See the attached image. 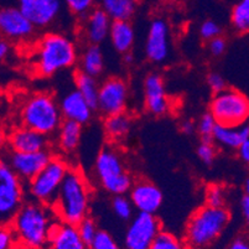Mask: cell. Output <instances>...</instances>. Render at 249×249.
Segmentation results:
<instances>
[{
    "mask_svg": "<svg viewBox=\"0 0 249 249\" xmlns=\"http://www.w3.org/2000/svg\"><path fill=\"white\" fill-rule=\"evenodd\" d=\"M87 247L76 226L57 221L52 227L45 249H87Z\"/></svg>",
    "mask_w": 249,
    "mask_h": 249,
    "instance_id": "cell-20",
    "label": "cell"
},
{
    "mask_svg": "<svg viewBox=\"0 0 249 249\" xmlns=\"http://www.w3.org/2000/svg\"><path fill=\"white\" fill-rule=\"evenodd\" d=\"M24 201V186L5 159L0 158V216L13 217Z\"/></svg>",
    "mask_w": 249,
    "mask_h": 249,
    "instance_id": "cell-10",
    "label": "cell"
},
{
    "mask_svg": "<svg viewBox=\"0 0 249 249\" xmlns=\"http://www.w3.org/2000/svg\"><path fill=\"white\" fill-rule=\"evenodd\" d=\"M9 53H10V44L3 37H0V61L8 57Z\"/></svg>",
    "mask_w": 249,
    "mask_h": 249,
    "instance_id": "cell-45",
    "label": "cell"
},
{
    "mask_svg": "<svg viewBox=\"0 0 249 249\" xmlns=\"http://www.w3.org/2000/svg\"><path fill=\"white\" fill-rule=\"evenodd\" d=\"M108 38L110 40L113 49L117 52L125 55L132 51L135 42V30L128 20L112 21Z\"/></svg>",
    "mask_w": 249,
    "mask_h": 249,
    "instance_id": "cell-22",
    "label": "cell"
},
{
    "mask_svg": "<svg viewBox=\"0 0 249 249\" xmlns=\"http://www.w3.org/2000/svg\"><path fill=\"white\" fill-rule=\"evenodd\" d=\"M90 189L87 178L78 169L70 167L58 189L51 208L56 218L67 225L77 226L88 217Z\"/></svg>",
    "mask_w": 249,
    "mask_h": 249,
    "instance_id": "cell-3",
    "label": "cell"
},
{
    "mask_svg": "<svg viewBox=\"0 0 249 249\" xmlns=\"http://www.w3.org/2000/svg\"><path fill=\"white\" fill-rule=\"evenodd\" d=\"M76 227H77V231H78V233H80L82 241L85 242L87 246H89V243L93 241L97 232L99 231L98 228H97L96 222H94L92 218H89V217L83 218L82 221L76 226Z\"/></svg>",
    "mask_w": 249,
    "mask_h": 249,
    "instance_id": "cell-35",
    "label": "cell"
},
{
    "mask_svg": "<svg viewBox=\"0 0 249 249\" xmlns=\"http://www.w3.org/2000/svg\"><path fill=\"white\" fill-rule=\"evenodd\" d=\"M36 29L18 6L0 9V37L11 42H28Z\"/></svg>",
    "mask_w": 249,
    "mask_h": 249,
    "instance_id": "cell-12",
    "label": "cell"
},
{
    "mask_svg": "<svg viewBox=\"0 0 249 249\" xmlns=\"http://www.w3.org/2000/svg\"><path fill=\"white\" fill-rule=\"evenodd\" d=\"M208 113L219 125H244L249 117V99L241 90L226 88L212 97Z\"/></svg>",
    "mask_w": 249,
    "mask_h": 249,
    "instance_id": "cell-7",
    "label": "cell"
},
{
    "mask_svg": "<svg viewBox=\"0 0 249 249\" xmlns=\"http://www.w3.org/2000/svg\"><path fill=\"white\" fill-rule=\"evenodd\" d=\"M206 205L211 207H226L227 202V191L225 186L218 183H212L206 189L205 192Z\"/></svg>",
    "mask_w": 249,
    "mask_h": 249,
    "instance_id": "cell-31",
    "label": "cell"
},
{
    "mask_svg": "<svg viewBox=\"0 0 249 249\" xmlns=\"http://www.w3.org/2000/svg\"><path fill=\"white\" fill-rule=\"evenodd\" d=\"M144 103L146 110L155 117H162L169 113L171 106L160 74L150 73L144 80Z\"/></svg>",
    "mask_w": 249,
    "mask_h": 249,
    "instance_id": "cell-17",
    "label": "cell"
},
{
    "mask_svg": "<svg viewBox=\"0 0 249 249\" xmlns=\"http://www.w3.org/2000/svg\"><path fill=\"white\" fill-rule=\"evenodd\" d=\"M104 53L99 45H88L81 53L80 71L94 78L101 76L104 71Z\"/></svg>",
    "mask_w": 249,
    "mask_h": 249,
    "instance_id": "cell-25",
    "label": "cell"
},
{
    "mask_svg": "<svg viewBox=\"0 0 249 249\" xmlns=\"http://www.w3.org/2000/svg\"><path fill=\"white\" fill-rule=\"evenodd\" d=\"M216 125L217 123L213 117L207 112L201 115L197 124H196V129H197L198 134L202 138V140H212V134H213Z\"/></svg>",
    "mask_w": 249,
    "mask_h": 249,
    "instance_id": "cell-34",
    "label": "cell"
},
{
    "mask_svg": "<svg viewBox=\"0 0 249 249\" xmlns=\"http://www.w3.org/2000/svg\"><path fill=\"white\" fill-rule=\"evenodd\" d=\"M139 0H99V8L112 21L130 20L134 17Z\"/></svg>",
    "mask_w": 249,
    "mask_h": 249,
    "instance_id": "cell-26",
    "label": "cell"
},
{
    "mask_svg": "<svg viewBox=\"0 0 249 249\" xmlns=\"http://www.w3.org/2000/svg\"><path fill=\"white\" fill-rule=\"evenodd\" d=\"M226 249H249V243L246 237H238L233 239Z\"/></svg>",
    "mask_w": 249,
    "mask_h": 249,
    "instance_id": "cell-44",
    "label": "cell"
},
{
    "mask_svg": "<svg viewBox=\"0 0 249 249\" xmlns=\"http://www.w3.org/2000/svg\"><path fill=\"white\" fill-rule=\"evenodd\" d=\"M78 49L71 37L62 33H47L38 38L34 49L33 66L41 77H52L72 69L78 61Z\"/></svg>",
    "mask_w": 249,
    "mask_h": 249,
    "instance_id": "cell-2",
    "label": "cell"
},
{
    "mask_svg": "<svg viewBox=\"0 0 249 249\" xmlns=\"http://www.w3.org/2000/svg\"><path fill=\"white\" fill-rule=\"evenodd\" d=\"M94 175L102 189L114 196L128 194L134 182L123 156L113 146H106L98 153L94 161Z\"/></svg>",
    "mask_w": 249,
    "mask_h": 249,
    "instance_id": "cell-6",
    "label": "cell"
},
{
    "mask_svg": "<svg viewBox=\"0 0 249 249\" xmlns=\"http://www.w3.org/2000/svg\"><path fill=\"white\" fill-rule=\"evenodd\" d=\"M230 222L231 212L226 207L201 206L187 221L183 243L187 249L208 248L223 234Z\"/></svg>",
    "mask_w": 249,
    "mask_h": 249,
    "instance_id": "cell-4",
    "label": "cell"
},
{
    "mask_svg": "<svg viewBox=\"0 0 249 249\" xmlns=\"http://www.w3.org/2000/svg\"><path fill=\"white\" fill-rule=\"evenodd\" d=\"M231 24L238 34H247L249 31V0H238L232 8Z\"/></svg>",
    "mask_w": 249,
    "mask_h": 249,
    "instance_id": "cell-29",
    "label": "cell"
},
{
    "mask_svg": "<svg viewBox=\"0 0 249 249\" xmlns=\"http://www.w3.org/2000/svg\"><path fill=\"white\" fill-rule=\"evenodd\" d=\"M57 148L63 154H72L78 149L82 138V125L76 122L65 121L57 129Z\"/></svg>",
    "mask_w": 249,
    "mask_h": 249,
    "instance_id": "cell-24",
    "label": "cell"
},
{
    "mask_svg": "<svg viewBox=\"0 0 249 249\" xmlns=\"http://www.w3.org/2000/svg\"><path fill=\"white\" fill-rule=\"evenodd\" d=\"M161 231V223L155 214L138 212L126 227L124 246L126 249H149Z\"/></svg>",
    "mask_w": 249,
    "mask_h": 249,
    "instance_id": "cell-9",
    "label": "cell"
},
{
    "mask_svg": "<svg viewBox=\"0 0 249 249\" xmlns=\"http://www.w3.org/2000/svg\"><path fill=\"white\" fill-rule=\"evenodd\" d=\"M237 153H238V158L241 159V161H243L244 164H248L249 162V140H246L235 149Z\"/></svg>",
    "mask_w": 249,
    "mask_h": 249,
    "instance_id": "cell-43",
    "label": "cell"
},
{
    "mask_svg": "<svg viewBox=\"0 0 249 249\" xmlns=\"http://www.w3.org/2000/svg\"><path fill=\"white\" fill-rule=\"evenodd\" d=\"M67 9L77 17H86L94 8L96 0H63Z\"/></svg>",
    "mask_w": 249,
    "mask_h": 249,
    "instance_id": "cell-37",
    "label": "cell"
},
{
    "mask_svg": "<svg viewBox=\"0 0 249 249\" xmlns=\"http://www.w3.org/2000/svg\"><path fill=\"white\" fill-rule=\"evenodd\" d=\"M133 208L134 207H133L132 202L125 195H118L113 198L112 210L118 218L123 219V221H128V219L132 218Z\"/></svg>",
    "mask_w": 249,
    "mask_h": 249,
    "instance_id": "cell-32",
    "label": "cell"
},
{
    "mask_svg": "<svg viewBox=\"0 0 249 249\" xmlns=\"http://www.w3.org/2000/svg\"><path fill=\"white\" fill-rule=\"evenodd\" d=\"M249 140V126H227L217 124L212 134V142L227 150H235L242 142Z\"/></svg>",
    "mask_w": 249,
    "mask_h": 249,
    "instance_id": "cell-23",
    "label": "cell"
},
{
    "mask_svg": "<svg viewBox=\"0 0 249 249\" xmlns=\"http://www.w3.org/2000/svg\"><path fill=\"white\" fill-rule=\"evenodd\" d=\"M88 247L89 249H121L114 237L107 231H98L94 239Z\"/></svg>",
    "mask_w": 249,
    "mask_h": 249,
    "instance_id": "cell-33",
    "label": "cell"
},
{
    "mask_svg": "<svg viewBox=\"0 0 249 249\" xmlns=\"http://www.w3.org/2000/svg\"><path fill=\"white\" fill-rule=\"evenodd\" d=\"M244 189H246L244 194H249V180L248 178H247L246 182H244Z\"/></svg>",
    "mask_w": 249,
    "mask_h": 249,
    "instance_id": "cell-49",
    "label": "cell"
},
{
    "mask_svg": "<svg viewBox=\"0 0 249 249\" xmlns=\"http://www.w3.org/2000/svg\"><path fill=\"white\" fill-rule=\"evenodd\" d=\"M129 200L138 212L155 214L161 207L164 195L151 181L139 180L133 182L129 190Z\"/></svg>",
    "mask_w": 249,
    "mask_h": 249,
    "instance_id": "cell-16",
    "label": "cell"
},
{
    "mask_svg": "<svg viewBox=\"0 0 249 249\" xmlns=\"http://www.w3.org/2000/svg\"><path fill=\"white\" fill-rule=\"evenodd\" d=\"M18 8L35 29H46L60 17L61 0H18Z\"/></svg>",
    "mask_w": 249,
    "mask_h": 249,
    "instance_id": "cell-13",
    "label": "cell"
},
{
    "mask_svg": "<svg viewBox=\"0 0 249 249\" xmlns=\"http://www.w3.org/2000/svg\"><path fill=\"white\" fill-rule=\"evenodd\" d=\"M206 81H207L208 88L211 89L213 94L219 93V92L227 88V82H226L225 77L218 73V72H210L207 74V80Z\"/></svg>",
    "mask_w": 249,
    "mask_h": 249,
    "instance_id": "cell-40",
    "label": "cell"
},
{
    "mask_svg": "<svg viewBox=\"0 0 249 249\" xmlns=\"http://www.w3.org/2000/svg\"><path fill=\"white\" fill-rule=\"evenodd\" d=\"M6 142H8V134H6L4 126L0 125V151L5 148Z\"/></svg>",
    "mask_w": 249,
    "mask_h": 249,
    "instance_id": "cell-47",
    "label": "cell"
},
{
    "mask_svg": "<svg viewBox=\"0 0 249 249\" xmlns=\"http://www.w3.org/2000/svg\"><path fill=\"white\" fill-rule=\"evenodd\" d=\"M195 129H196V124L192 121H190V119L183 121L182 123H181V132H182L183 134H192V133L195 132Z\"/></svg>",
    "mask_w": 249,
    "mask_h": 249,
    "instance_id": "cell-46",
    "label": "cell"
},
{
    "mask_svg": "<svg viewBox=\"0 0 249 249\" xmlns=\"http://www.w3.org/2000/svg\"><path fill=\"white\" fill-rule=\"evenodd\" d=\"M133 125L132 117L126 113L108 115L104 119V133L112 142H121L128 137Z\"/></svg>",
    "mask_w": 249,
    "mask_h": 249,
    "instance_id": "cell-27",
    "label": "cell"
},
{
    "mask_svg": "<svg viewBox=\"0 0 249 249\" xmlns=\"http://www.w3.org/2000/svg\"><path fill=\"white\" fill-rule=\"evenodd\" d=\"M74 85H76L74 89L89 103L90 107L97 110V98H98L99 89V83L97 78L77 71L74 74Z\"/></svg>",
    "mask_w": 249,
    "mask_h": 249,
    "instance_id": "cell-28",
    "label": "cell"
},
{
    "mask_svg": "<svg viewBox=\"0 0 249 249\" xmlns=\"http://www.w3.org/2000/svg\"><path fill=\"white\" fill-rule=\"evenodd\" d=\"M197 158L206 165H211L212 162L216 159V145L212 140H202V142L198 144L197 150Z\"/></svg>",
    "mask_w": 249,
    "mask_h": 249,
    "instance_id": "cell-36",
    "label": "cell"
},
{
    "mask_svg": "<svg viewBox=\"0 0 249 249\" xmlns=\"http://www.w3.org/2000/svg\"><path fill=\"white\" fill-rule=\"evenodd\" d=\"M70 167L69 162L63 158L52 156L49 164L29 181L28 191L31 198L42 205L51 206Z\"/></svg>",
    "mask_w": 249,
    "mask_h": 249,
    "instance_id": "cell-8",
    "label": "cell"
},
{
    "mask_svg": "<svg viewBox=\"0 0 249 249\" xmlns=\"http://www.w3.org/2000/svg\"><path fill=\"white\" fill-rule=\"evenodd\" d=\"M149 249H187L183 241L174 233L161 231Z\"/></svg>",
    "mask_w": 249,
    "mask_h": 249,
    "instance_id": "cell-30",
    "label": "cell"
},
{
    "mask_svg": "<svg viewBox=\"0 0 249 249\" xmlns=\"http://www.w3.org/2000/svg\"><path fill=\"white\" fill-rule=\"evenodd\" d=\"M17 239L10 226H0V249H15Z\"/></svg>",
    "mask_w": 249,
    "mask_h": 249,
    "instance_id": "cell-39",
    "label": "cell"
},
{
    "mask_svg": "<svg viewBox=\"0 0 249 249\" xmlns=\"http://www.w3.org/2000/svg\"><path fill=\"white\" fill-rule=\"evenodd\" d=\"M8 144L11 151L34 153L49 149V137L21 125L15 128L8 137Z\"/></svg>",
    "mask_w": 249,
    "mask_h": 249,
    "instance_id": "cell-19",
    "label": "cell"
},
{
    "mask_svg": "<svg viewBox=\"0 0 249 249\" xmlns=\"http://www.w3.org/2000/svg\"><path fill=\"white\" fill-rule=\"evenodd\" d=\"M58 219L51 206L36 201L25 202L11 217L9 226L21 249H45L52 227Z\"/></svg>",
    "mask_w": 249,
    "mask_h": 249,
    "instance_id": "cell-1",
    "label": "cell"
},
{
    "mask_svg": "<svg viewBox=\"0 0 249 249\" xmlns=\"http://www.w3.org/2000/svg\"><path fill=\"white\" fill-rule=\"evenodd\" d=\"M221 26L214 20H206L200 26V36L206 41H210L217 36H221Z\"/></svg>",
    "mask_w": 249,
    "mask_h": 249,
    "instance_id": "cell-38",
    "label": "cell"
},
{
    "mask_svg": "<svg viewBox=\"0 0 249 249\" xmlns=\"http://www.w3.org/2000/svg\"><path fill=\"white\" fill-rule=\"evenodd\" d=\"M171 50L169 25L165 20L155 19L149 25L145 41V55L153 63H162L167 60Z\"/></svg>",
    "mask_w": 249,
    "mask_h": 249,
    "instance_id": "cell-15",
    "label": "cell"
},
{
    "mask_svg": "<svg viewBox=\"0 0 249 249\" xmlns=\"http://www.w3.org/2000/svg\"><path fill=\"white\" fill-rule=\"evenodd\" d=\"M129 102V87L119 77H110L99 85L97 110L103 115L125 113Z\"/></svg>",
    "mask_w": 249,
    "mask_h": 249,
    "instance_id": "cell-11",
    "label": "cell"
},
{
    "mask_svg": "<svg viewBox=\"0 0 249 249\" xmlns=\"http://www.w3.org/2000/svg\"><path fill=\"white\" fill-rule=\"evenodd\" d=\"M58 106H60L61 114L65 121H72L81 125H85L89 123L93 118L94 109L76 89L67 92L61 98Z\"/></svg>",
    "mask_w": 249,
    "mask_h": 249,
    "instance_id": "cell-18",
    "label": "cell"
},
{
    "mask_svg": "<svg viewBox=\"0 0 249 249\" xmlns=\"http://www.w3.org/2000/svg\"><path fill=\"white\" fill-rule=\"evenodd\" d=\"M124 60H125L128 63H130L133 61V56L130 55V53H125V55H124Z\"/></svg>",
    "mask_w": 249,
    "mask_h": 249,
    "instance_id": "cell-48",
    "label": "cell"
},
{
    "mask_svg": "<svg viewBox=\"0 0 249 249\" xmlns=\"http://www.w3.org/2000/svg\"><path fill=\"white\" fill-rule=\"evenodd\" d=\"M239 211L242 216L246 218V221L249 219V194H243L242 197L239 198Z\"/></svg>",
    "mask_w": 249,
    "mask_h": 249,
    "instance_id": "cell-42",
    "label": "cell"
},
{
    "mask_svg": "<svg viewBox=\"0 0 249 249\" xmlns=\"http://www.w3.org/2000/svg\"><path fill=\"white\" fill-rule=\"evenodd\" d=\"M53 154L49 150L34 151V153H18L10 151L6 156V162L14 170V173L19 176L21 181H30L35 178L52 159Z\"/></svg>",
    "mask_w": 249,
    "mask_h": 249,
    "instance_id": "cell-14",
    "label": "cell"
},
{
    "mask_svg": "<svg viewBox=\"0 0 249 249\" xmlns=\"http://www.w3.org/2000/svg\"><path fill=\"white\" fill-rule=\"evenodd\" d=\"M21 125L46 137L57 132L62 123L58 102L46 92H37L25 99L20 109Z\"/></svg>",
    "mask_w": 249,
    "mask_h": 249,
    "instance_id": "cell-5",
    "label": "cell"
},
{
    "mask_svg": "<svg viewBox=\"0 0 249 249\" xmlns=\"http://www.w3.org/2000/svg\"><path fill=\"white\" fill-rule=\"evenodd\" d=\"M208 51L212 56H221L223 55L227 50V40L222 36H217V37L212 38L208 41Z\"/></svg>",
    "mask_w": 249,
    "mask_h": 249,
    "instance_id": "cell-41",
    "label": "cell"
},
{
    "mask_svg": "<svg viewBox=\"0 0 249 249\" xmlns=\"http://www.w3.org/2000/svg\"><path fill=\"white\" fill-rule=\"evenodd\" d=\"M112 20L101 8H93L86 15L83 33L89 45H101L109 34Z\"/></svg>",
    "mask_w": 249,
    "mask_h": 249,
    "instance_id": "cell-21",
    "label": "cell"
}]
</instances>
